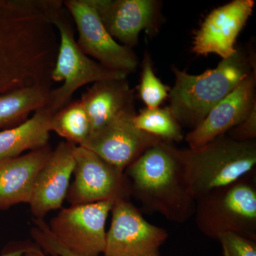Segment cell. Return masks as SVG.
Here are the masks:
<instances>
[{
  "instance_id": "14",
  "label": "cell",
  "mask_w": 256,
  "mask_h": 256,
  "mask_svg": "<svg viewBox=\"0 0 256 256\" xmlns=\"http://www.w3.org/2000/svg\"><path fill=\"white\" fill-rule=\"evenodd\" d=\"M256 70L210 111L184 137L190 149H196L226 134L242 122L256 105Z\"/></svg>"
},
{
  "instance_id": "23",
  "label": "cell",
  "mask_w": 256,
  "mask_h": 256,
  "mask_svg": "<svg viewBox=\"0 0 256 256\" xmlns=\"http://www.w3.org/2000/svg\"><path fill=\"white\" fill-rule=\"evenodd\" d=\"M32 238L34 239L38 248L53 256H79L70 252L50 232V227L43 220L34 222L31 228Z\"/></svg>"
},
{
  "instance_id": "21",
  "label": "cell",
  "mask_w": 256,
  "mask_h": 256,
  "mask_svg": "<svg viewBox=\"0 0 256 256\" xmlns=\"http://www.w3.org/2000/svg\"><path fill=\"white\" fill-rule=\"evenodd\" d=\"M140 130L154 136L163 142H180L184 139L182 130L168 107L144 109L133 118Z\"/></svg>"
},
{
  "instance_id": "18",
  "label": "cell",
  "mask_w": 256,
  "mask_h": 256,
  "mask_svg": "<svg viewBox=\"0 0 256 256\" xmlns=\"http://www.w3.org/2000/svg\"><path fill=\"white\" fill-rule=\"evenodd\" d=\"M52 116L53 114L44 107L35 111L24 122L0 131V160L48 146Z\"/></svg>"
},
{
  "instance_id": "24",
  "label": "cell",
  "mask_w": 256,
  "mask_h": 256,
  "mask_svg": "<svg viewBox=\"0 0 256 256\" xmlns=\"http://www.w3.org/2000/svg\"><path fill=\"white\" fill-rule=\"evenodd\" d=\"M224 256H256V242L234 233L218 236Z\"/></svg>"
},
{
  "instance_id": "13",
  "label": "cell",
  "mask_w": 256,
  "mask_h": 256,
  "mask_svg": "<svg viewBox=\"0 0 256 256\" xmlns=\"http://www.w3.org/2000/svg\"><path fill=\"white\" fill-rule=\"evenodd\" d=\"M109 34L120 44L132 48L146 30H156L159 3L154 0H89Z\"/></svg>"
},
{
  "instance_id": "11",
  "label": "cell",
  "mask_w": 256,
  "mask_h": 256,
  "mask_svg": "<svg viewBox=\"0 0 256 256\" xmlns=\"http://www.w3.org/2000/svg\"><path fill=\"white\" fill-rule=\"evenodd\" d=\"M136 114L134 106L128 108L90 134L82 146L124 171L146 150L162 141L136 127L133 122Z\"/></svg>"
},
{
  "instance_id": "2",
  "label": "cell",
  "mask_w": 256,
  "mask_h": 256,
  "mask_svg": "<svg viewBox=\"0 0 256 256\" xmlns=\"http://www.w3.org/2000/svg\"><path fill=\"white\" fill-rule=\"evenodd\" d=\"M131 195L144 210L170 222L184 224L194 216L196 200L181 150L160 142L146 150L124 171Z\"/></svg>"
},
{
  "instance_id": "9",
  "label": "cell",
  "mask_w": 256,
  "mask_h": 256,
  "mask_svg": "<svg viewBox=\"0 0 256 256\" xmlns=\"http://www.w3.org/2000/svg\"><path fill=\"white\" fill-rule=\"evenodd\" d=\"M104 256H162L160 248L168 230L150 223L130 200H119L111 210Z\"/></svg>"
},
{
  "instance_id": "7",
  "label": "cell",
  "mask_w": 256,
  "mask_h": 256,
  "mask_svg": "<svg viewBox=\"0 0 256 256\" xmlns=\"http://www.w3.org/2000/svg\"><path fill=\"white\" fill-rule=\"evenodd\" d=\"M74 180L66 198L72 206L130 200V184L124 171L82 146L74 150Z\"/></svg>"
},
{
  "instance_id": "8",
  "label": "cell",
  "mask_w": 256,
  "mask_h": 256,
  "mask_svg": "<svg viewBox=\"0 0 256 256\" xmlns=\"http://www.w3.org/2000/svg\"><path fill=\"white\" fill-rule=\"evenodd\" d=\"M114 202L70 206L50 222V232L57 240L79 256H99L106 246V224Z\"/></svg>"
},
{
  "instance_id": "1",
  "label": "cell",
  "mask_w": 256,
  "mask_h": 256,
  "mask_svg": "<svg viewBox=\"0 0 256 256\" xmlns=\"http://www.w3.org/2000/svg\"><path fill=\"white\" fill-rule=\"evenodd\" d=\"M56 38L38 0H0V96L50 80Z\"/></svg>"
},
{
  "instance_id": "17",
  "label": "cell",
  "mask_w": 256,
  "mask_h": 256,
  "mask_svg": "<svg viewBox=\"0 0 256 256\" xmlns=\"http://www.w3.org/2000/svg\"><path fill=\"white\" fill-rule=\"evenodd\" d=\"M90 124V134L134 104V92L126 78L92 84L80 98Z\"/></svg>"
},
{
  "instance_id": "25",
  "label": "cell",
  "mask_w": 256,
  "mask_h": 256,
  "mask_svg": "<svg viewBox=\"0 0 256 256\" xmlns=\"http://www.w3.org/2000/svg\"><path fill=\"white\" fill-rule=\"evenodd\" d=\"M227 136L236 140H256V105L242 122L226 133Z\"/></svg>"
},
{
  "instance_id": "27",
  "label": "cell",
  "mask_w": 256,
  "mask_h": 256,
  "mask_svg": "<svg viewBox=\"0 0 256 256\" xmlns=\"http://www.w3.org/2000/svg\"><path fill=\"white\" fill-rule=\"evenodd\" d=\"M21 256H46L40 248L32 246L30 250Z\"/></svg>"
},
{
  "instance_id": "5",
  "label": "cell",
  "mask_w": 256,
  "mask_h": 256,
  "mask_svg": "<svg viewBox=\"0 0 256 256\" xmlns=\"http://www.w3.org/2000/svg\"><path fill=\"white\" fill-rule=\"evenodd\" d=\"M195 224L202 234L217 240L234 233L256 242L255 172L196 200Z\"/></svg>"
},
{
  "instance_id": "15",
  "label": "cell",
  "mask_w": 256,
  "mask_h": 256,
  "mask_svg": "<svg viewBox=\"0 0 256 256\" xmlns=\"http://www.w3.org/2000/svg\"><path fill=\"white\" fill-rule=\"evenodd\" d=\"M76 144L60 142L37 175L30 204L36 220H43L52 210L62 208L74 174Z\"/></svg>"
},
{
  "instance_id": "26",
  "label": "cell",
  "mask_w": 256,
  "mask_h": 256,
  "mask_svg": "<svg viewBox=\"0 0 256 256\" xmlns=\"http://www.w3.org/2000/svg\"><path fill=\"white\" fill-rule=\"evenodd\" d=\"M32 246H24L15 249V250H12L10 252H4V254H1L0 256H22L24 252H28L31 248Z\"/></svg>"
},
{
  "instance_id": "19",
  "label": "cell",
  "mask_w": 256,
  "mask_h": 256,
  "mask_svg": "<svg viewBox=\"0 0 256 256\" xmlns=\"http://www.w3.org/2000/svg\"><path fill=\"white\" fill-rule=\"evenodd\" d=\"M50 85L24 87L0 96V128L18 126L32 112L46 107Z\"/></svg>"
},
{
  "instance_id": "16",
  "label": "cell",
  "mask_w": 256,
  "mask_h": 256,
  "mask_svg": "<svg viewBox=\"0 0 256 256\" xmlns=\"http://www.w3.org/2000/svg\"><path fill=\"white\" fill-rule=\"evenodd\" d=\"M52 152L48 144L23 156L0 160V210L30 204L37 175Z\"/></svg>"
},
{
  "instance_id": "3",
  "label": "cell",
  "mask_w": 256,
  "mask_h": 256,
  "mask_svg": "<svg viewBox=\"0 0 256 256\" xmlns=\"http://www.w3.org/2000/svg\"><path fill=\"white\" fill-rule=\"evenodd\" d=\"M256 70L255 60L242 48L216 68L191 75L172 66L175 82L170 89L168 108L180 126L194 129L220 101Z\"/></svg>"
},
{
  "instance_id": "10",
  "label": "cell",
  "mask_w": 256,
  "mask_h": 256,
  "mask_svg": "<svg viewBox=\"0 0 256 256\" xmlns=\"http://www.w3.org/2000/svg\"><path fill=\"white\" fill-rule=\"evenodd\" d=\"M64 5L76 24L77 44L84 54L111 70L127 74L136 70L138 60L132 48L111 36L89 0H66Z\"/></svg>"
},
{
  "instance_id": "12",
  "label": "cell",
  "mask_w": 256,
  "mask_h": 256,
  "mask_svg": "<svg viewBox=\"0 0 256 256\" xmlns=\"http://www.w3.org/2000/svg\"><path fill=\"white\" fill-rule=\"evenodd\" d=\"M255 6L254 0H234L214 10L194 37L192 52L197 55L215 54L222 60L236 52L235 43Z\"/></svg>"
},
{
  "instance_id": "6",
  "label": "cell",
  "mask_w": 256,
  "mask_h": 256,
  "mask_svg": "<svg viewBox=\"0 0 256 256\" xmlns=\"http://www.w3.org/2000/svg\"><path fill=\"white\" fill-rule=\"evenodd\" d=\"M50 20L60 33L58 52L50 79L52 82H63L60 87L50 89L46 108L52 114L68 105L74 92L86 84L127 78L128 74L106 68L82 52L77 44L73 26L64 14L63 6L54 12Z\"/></svg>"
},
{
  "instance_id": "22",
  "label": "cell",
  "mask_w": 256,
  "mask_h": 256,
  "mask_svg": "<svg viewBox=\"0 0 256 256\" xmlns=\"http://www.w3.org/2000/svg\"><path fill=\"white\" fill-rule=\"evenodd\" d=\"M170 88L165 86L154 74L150 55L144 53L142 62V75L139 86L141 100L146 108H158L169 96Z\"/></svg>"
},
{
  "instance_id": "4",
  "label": "cell",
  "mask_w": 256,
  "mask_h": 256,
  "mask_svg": "<svg viewBox=\"0 0 256 256\" xmlns=\"http://www.w3.org/2000/svg\"><path fill=\"white\" fill-rule=\"evenodd\" d=\"M195 200L255 172L256 141H238L226 134L196 149L181 150Z\"/></svg>"
},
{
  "instance_id": "20",
  "label": "cell",
  "mask_w": 256,
  "mask_h": 256,
  "mask_svg": "<svg viewBox=\"0 0 256 256\" xmlns=\"http://www.w3.org/2000/svg\"><path fill=\"white\" fill-rule=\"evenodd\" d=\"M52 131L64 138L66 142L82 146L90 136V124L80 99L72 100L53 114Z\"/></svg>"
}]
</instances>
